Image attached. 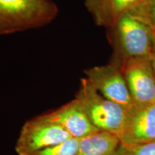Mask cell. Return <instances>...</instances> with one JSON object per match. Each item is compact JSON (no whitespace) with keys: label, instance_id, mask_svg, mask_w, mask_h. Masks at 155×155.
Here are the masks:
<instances>
[{"label":"cell","instance_id":"cell-13","mask_svg":"<svg viewBox=\"0 0 155 155\" xmlns=\"http://www.w3.org/2000/svg\"><path fill=\"white\" fill-rule=\"evenodd\" d=\"M127 147L128 155H155V140Z\"/></svg>","mask_w":155,"mask_h":155},{"label":"cell","instance_id":"cell-6","mask_svg":"<svg viewBox=\"0 0 155 155\" xmlns=\"http://www.w3.org/2000/svg\"><path fill=\"white\" fill-rule=\"evenodd\" d=\"M121 69L136 106L155 101V73L151 58L128 60Z\"/></svg>","mask_w":155,"mask_h":155},{"label":"cell","instance_id":"cell-9","mask_svg":"<svg viewBox=\"0 0 155 155\" xmlns=\"http://www.w3.org/2000/svg\"><path fill=\"white\" fill-rule=\"evenodd\" d=\"M144 0H85V5L97 24L113 27L124 14L138 7Z\"/></svg>","mask_w":155,"mask_h":155},{"label":"cell","instance_id":"cell-3","mask_svg":"<svg viewBox=\"0 0 155 155\" xmlns=\"http://www.w3.org/2000/svg\"><path fill=\"white\" fill-rule=\"evenodd\" d=\"M75 99L96 129L114 134L119 138L129 114L125 108L101 96L86 78L81 80Z\"/></svg>","mask_w":155,"mask_h":155},{"label":"cell","instance_id":"cell-14","mask_svg":"<svg viewBox=\"0 0 155 155\" xmlns=\"http://www.w3.org/2000/svg\"><path fill=\"white\" fill-rule=\"evenodd\" d=\"M111 155H128L127 147H125L121 143V145L119 147V148Z\"/></svg>","mask_w":155,"mask_h":155},{"label":"cell","instance_id":"cell-11","mask_svg":"<svg viewBox=\"0 0 155 155\" xmlns=\"http://www.w3.org/2000/svg\"><path fill=\"white\" fill-rule=\"evenodd\" d=\"M80 139L71 137L63 142L40 150L32 155H76Z\"/></svg>","mask_w":155,"mask_h":155},{"label":"cell","instance_id":"cell-4","mask_svg":"<svg viewBox=\"0 0 155 155\" xmlns=\"http://www.w3.org/2000/svg\"><path fill=\"white\" fill-rule=\"evenodd\" d=\"M70 138L69 134L61 127L40 115L29 120L23 126L17 140L15 151L18 155H32Z\"/></svg>","mask_w":155,"mask_h":155},{"label":"cell","instance_id":"cell-7","mask_svg":"<svg viewBox=\"0 0 155 155\" xmlns=\"http://www.w3.org/2000/svg\"><path fill=\"white\" fill-rule=\"evenodd\" d=\"M119 139L128 147L155 140V101L136 106L129 112Z\"/></svg>","mask_w":155,"mask_h":155},{"label":"cell","instance_id":"cell-10","mask_svg":"<svg viewBox=\"0 0 155 155\" xmlns=\"http://www.w3.org/2000/svg\"><path fill=\"white\" fill-rule=\"evenodd\" d=\"M121 145L117 135L98 131L80 139L76 155H111Z\"/></svg>","mask_w":155,"mask_h":155},{"label":"cell","instance_id":"cell-5","mask_svg":"<svg viewBox=\"0 0 155 155\" xmlns=\"http://www.w3.org/2000/svg\"><path fill=\"white\" fill-rule=\"evenodd\" d=\"M86 78L99 94L111 101L119 104L128 112L136 105L121 69L112 63L96 66L85 71Z\"/></svg>","mask_w":155,"mask_h":155},{"label":"cell","instance_id":"cell-2","mask_svg":"<svg viewBox=\"0 0 155 155\" xmlns=\"http://www.w3.org/2000/svg\"><path fill=\"white\" fill-rule=\"evenodd\" d=\"M115 28L119 59L114 64L121 68L128 60L138 58L152 59L155 45V35L147 23L132 11L121 16Z\"/></svg>","mask_w":155,"mask_h":155},{"label":"cell","instance_id":"cell-15","mask_svg":"<svg viewBox=\"0 0 155 155\" xmlns=\"http://www.w3.org/2000/svg\"><path fill=\"white\" fill-rule=\"evenodd\" d=\"M152 66H153V68H154V71L155 73V45H154V52H153L152 57Z\"/></svg>","mask_w":155,"mask_h":155},{"label":"cell","instance_id":"cell-8","mask_svg":"<svg viewBox=\"0 0 155 155\" xmlns=\"http://www.w3.org/2000/svg\"><path fill=\"white\" fill-rule=\"evenodd\" d=\"M41 116L61 127L73 138L81 139L99 131L91 123L75 98L58 109Z\"/></svg>","mask_w":155,"mask_h":155},{"label":"cell","instance_id":"cell-1","mask_svg":"<svg viewBox=\"0 0 155 155\" xmlns=\"http://www.w3.org/2000/svg\"><path fill=\"white\" fill-rule=\"evenodd\" d=\"M58 13L51 0H0V35L43 27Z\"/></svg>","mask_w":155,"mask_h":155},{"label":"cell","instance_id":"cell-12","mask_svg":"<svg viewBox=\"0 0 155 155\" xmlns=\"http://www.w3.org/2000/svg\"><path fill=\"white\" fill-rule=\"evenodd\" d=\"M150 25L155 35V0H144L131 10Z\"/></svg>","mask_w":155,"mask_h":155}]
</instances>
